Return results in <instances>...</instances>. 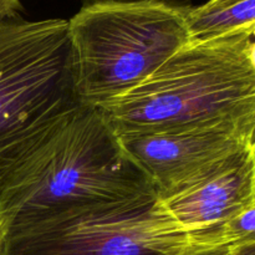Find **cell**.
I'll return each mask as SVG.
<instances>
[{
  "label": "cell",
  "mask_w": 255,
  "mask_h": 255,
  "mask_svg": "<svg viewBox=\"0 0 255 255\" xmlns=\"http://www.w3.org/2000/svg\"><path fill=\"white\" fill-rule=\"evenodd\" d=\"M156 194L95 107L80 105L0 199L9 226Z\"/></svg>",
  "instance_id": "obj_4"
},
{
  "label": "cell",
  "mask_w": 255,
  "mask_h": 255,
  "mask_svg": "<svg viewBox=\"0 0 255 255\" xmlns=\"http://www.w3.org/2000/svg\"><path fill=\"white\" fill-rule=\"evenodd\" d=\"M192 247L199 246L148 194L9 226L4 255H167Z\"/></svg>",
  "instance_id": "obj_5"
},
{
  "label": "cell",
  "mask_w": 255,
  "mask_h": 255,
  "mask_svg": "<svg viewBox=\"0 0 255 255\" xmlns=\"http://www.w3.org/2000/svg\"><path fill=\"white\" fill-rule=\"evenodd\" d=\"M189 7L164 0H96L67 20L70 71L80 105L127 94L191 41Z\"/></svg>",
  "instance_id": "obj_3"
},
{
  "label": "cell",
  "mask_w": 255,
  "mask_h": 255,
  "mask_svg": "<svg viewBox=\"0 0 255 255\" xmlns=\"http://www.w3.org/2000/svg\"><path fill=\"white\" fill-rule=\"evenodd\" d=\"M252 39L189 41L138 86L95 109L116 136L243 122L255 106Z\"/></svg>",
  "instance_id": "obj_1"
},
{
  "label": "cell",
  "mask_w": 255,
  "mask_h": 255,
  "mask_svg": "<svg viewBox=\"0 0 255 255\" xmlns=\"http://www.w3.org/2000/svg\"><path fill=\"white\" fill-rule=\"evenodd\" d=\"M246 139L254 162L255 169V106L246 121Z\"/></svg>",
  "instance_id": "obj_10"
},
{
  "label": "cell",
  "mask_w": 255,
  "mask_h": 255,
  "mask_svg": "<svg viewBox=\"0 0 255 255\" xmlns=\"http://www.w3.org/2000/svg\"><path fill=\"white\" fill-rule=\"evenodd\" d=\"M158 203L167 218L196 246L217 247L214 238L219 229L255 203V169L248 144Z\"/></svg>",
  "instance_id": "obj_7"
},
{
  "label": "cell",
  "mask_w": 255,
  "mask_h": 255,
  "mask_svg": "<svg viewBox=\"0 0 255 255\" xmlns=\"http://www.w3.org/2000/svg\"><path fill=\"white\" fill-rule=\"evenodd\" d=\"M247 54H248V59L251 61V64L253 65L255 69V36L251 40L248 45V49H247Z\"/></svg>",
  "instance_id": "obj_14"
},
{
  "label": "cell",
  "mask_w": 255,
  "mask_h": 255,
  "mask_svg": "<svg viewBox=\"0 0 255 255\" xmlns=\"http://www.w3.org/2000/svg\"><path fill=\"white\" fill-rule=\"evenodd\" d=\"M79 106L67 20H1L0 199Z\"/></svg>",
  "instance_id": "obj_2"
},
{
  "label": "cell",
  "mask_w": 255,
  "mask_h": 255,
  "mask_svg": "<svg viewBox=\"0 0 255 255\" xmlns=\"http://www.w3.org/2000/svg\"><path fill=\"white\" fill-rule=\"evenodd\" d=\"M19 7V0H0V21L14 17Z\"/></svg>",
  "instance_id": "obj_11"
},
{
  "label": "cell",
  "mask_w": 255,
  "mask_h": 255,
  "mask_svg": "<svg viewBox=\"0 0 255 255\" xmlns=\"http://www.w3.org/2000/svg\"><path fill=\"white\" fill-rule=\"evenodd\" d=\"M248 119V117H247ZM116 136L157 198L191 186L247 146L246 121Z\"/></svg>",
  "instance_id": "obj_6"
},
{
  "label": "cell",
  "mask_w": 255,
  "mask_h": 255,
  "mask_svg": "<svg viewBox=\"0 0 255 255\" xmlns=\"http://www.w3.org/2000/svg\"><path fill=\"white\" fill-rule=\"evenodd\" d=\"M252 241H255V203L219 229L214 238V246H233Z\"/></svg>",
  "instance_id": "obj_8"
},
{
  "label": "cell",
  "mask_w": 255,
  "mask_h": 255,
  "mask_svg": "<svg viewBox=\"0 0 255 255\" xmlns=\"http://www.w3.org/2000/svg\"><path fill=\"white\" fill-rule=\"evenodd\" d=\"M226 255H255V241L228 246Z\"/></svg>",
  "instance_id": "obj_12"
},
{
  "label": "cell",
  "mask_w": 255,
  "mask_h": 255,
  "mask_svg": "<svg viewBox=\"0 0 255 255\" xmlns=\"http://www.w3.org/2000/svg\"><path fill=\"white\" fill-rule=\"evenodd\" d=\"M228 246L224 247H192L184 251L167 255H226Z\"/></svg>",
  "instance_id": "obj_9"
},
{
  "label": "cell",
  "mask_w": 255,
  "mask_h": 255,
  "mask_svg": "<svg viewBox=\"0 0 255 255\" xmlns=\"http://www.w3.org/2000/svg\"><path fill=\"white\" fill-rule=\"evenodd\" d=\"M7 229H9V221H7L6 217L0 213V255H4Z\"/></svg>",
  "instance_id": "obj_13"
}]
</instances>
